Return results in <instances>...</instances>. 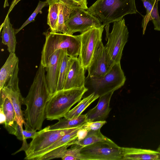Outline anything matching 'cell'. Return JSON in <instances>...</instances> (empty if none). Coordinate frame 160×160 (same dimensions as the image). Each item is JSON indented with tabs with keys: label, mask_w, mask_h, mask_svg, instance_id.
Listing matches in <instances>:
<instances>
[{
	"label": "cell",
	"mask_w": 160,
	"mask_h": 160,
	"mask_svg": "<svg viewBox=\"0 0 160 160\" xmlns=\"http://www.w3.org/2000/svg\"><path fill=\"white\" fill-rule=\"evenodd\" d=\"M38 132L34 130H24L22 127L19 125L16 122L12 127L9 133L17 137L18 139L23 141H26L29 138L33 139Z\"/></svg>",
	"instance_id": "cell-26"
},
{
	"label": "cell",
	"mask_w": 160,
	"mask_h": 160,
	"mask_svg": "<svg viewBox=\"0 0 160 160\" xmlns=\"http://www.w3.org/2000/svg\"><path fill=\"white\" fill-rule=\"evenodd\" d=\"M79 4L85 10L88 8L87 6V0H73Z\"/></svg>",
	"instance_id": "cell-36"
},
{
	"label": "cell",
	"mask_w": 160,
	"mask_h": 160,
	"mask_svg": "<svg viewBox=\"0 0 160 160\" xmlns=\"http://www.w3.org/2000/svg\"><path fill=\"white\" fill-rule=\"evenodd\" d=\"M46 1L48 3H61L72 10L79 8H82L79 4L73 0H46Z\"/></svg>",
	"instance_id": "cell-34"
},
{
	"label": "cell",
	"mask_w": 160,
	"mask_h": 160,
	"mask_svg": "<svg viewBox=\"0 0 160 160\" xmlns=\"http://www.w3.org/2000/svg\"><path fill=\"white\" fill-rule=\"evenodd\" d=\"M0 122L1 124H5L6 121V117L4 114L2 109L0 108Z\"/></svg>",
	"instance_id": "cell-37"
},
{
	"label": "cell",
	"mask_w": 160,
	"mask_h": 160,
	"mask_svg": "<svg viewBox=\"0 0 160 160\" xmlns=\"http://www.w3.org/2000/svg\"><path fill=\"white\" fill-rule=\"evenodd\" d=\"M71 58V65L63 89L79 88L85 86L86 70L78 58Z\"/></svg>",
	"instance_id": "cell-13"
},
{
	"label": "cell",
	"mask_w": 160,
	"mask_h": 160,
	"mask_svg": "<svg viewBox=\"0 0 160 160\" xmlns=\"http://www.w3.org/2000/svg\"><path fill=\"white\" fill-rule=\"evenodd\" d=\"M49 8L47 18V24L51 32H55L59 14L58 3H48Z\"/></svg>",
	"instance_id": "cell-27"
},
{
	"label": "cell",
	"mask_w": 160,
	"mask_h": 160,
	"mask_svg": "<svg viewBox=\"0 0 160 160\" xmlns=\"http://www.w3.org/2000/svg\"><path fill=\"white\" fill-rule=\"evenodd\" d=\"M114 92H109L99 97L97 105L86 113L87 122L105 120L111 109L109 104Z\"/></svg>",
	"instance_id": "cell-14"
},
{
	"label": "cell",
	"mask_w": 160,
	"mask_h": 160,
	"mask_svg": "<svg viewBox=\"0 0 160 160\" xmlns=\"http://www.w3.org/2000/svg\"><path fill=\"white\" fill-rule=\"evenodd\" d=\"M86 122V114H81L77 118L70 119L63 117L60 119L56 123L50 126L49 128L56 130L76 128L81 126Z\"/></svg>",
	"instance_id": "cell-22"
},
{
	"label": "cell",
	"mask_w": 160,
	"mask_h": 160,
	"mask_svg": "<svg viewBox=\"0 0 160 160\" xmlns=\"http://www.w3.org/2000/svg\"><path fill=\"white\" fill-rule=\"evenodd\" d=\"M99 97V96L94 92H92L81 100L76 106L70 110L64 117L70 119L78 117L91 104Z\"/></svg>",
	"instance_id": "cell-21"
},
{
	"label": "cell",
	"mask_w": 160,
	"mask_h": 160,
	"mask_svg": "<svg viewBox=\"0 0 160 160\" xmlns=\"http://www.w3.org/2000/svg\"><path fill=\"white\" fill-rule=\"evenodd\" d=\"M110 140L104 136L100 130L90 131L88 132L86 136L82 140L79 141H75L74 145L77 144L83 147L98 142Z\"/></svg>",
	"instance_id": "cell-25"
},
{
	"label": "cell",
	"mask_w": 160,
	"mask_h": 160,
	"mask_svg": "<svg viewBox=\"0 0 160 160\" xmlns=\"http://www.w3.org/2000/svg\"><path fill=\"white\" fill-rule=\"evenodd\" d=\"M93 92L99 97L122 87L126 80L120 62L115 63L104 76L89 78Z\"/></svg>",
	"instance_id": "cell-6"
},
{
	"label": "cell",
	"mask_w": 160,
	"mask_h": 160,
	"mask_svg": "<svg viewBox=\"0 0 160 160\" xmlns=\"http://www.w3.org/2000/svg\"><path fill=\"white\" fill-rule=\"evenodd\" d=\"M106 123L105 120L86 122L81 126V128L88 131L100 130L102 127Z\"/></svg>",
	"instance_id": "cell-33"
},
{
	"label": "cell",
	"mask_w": 160,
	"mask_h": 160,
	"mask_svg": "<svg viewBox=\"0 0 160 160\" xmlns=\"http://www.w3.org/2000/svg\"><path fill=\"white\" fill-rule=\"evenodd\" d=\"M158 0H156L154 3L150 14L149 21L151 20L152 22L155 30L160 31V17L158 10Z\"/></svg>",
	"instance_id": "cell-32"
},
{
	"label": "cell",
	"mask_w": 160,
	"mask_h": 160,
	"mask_svg": "<svg viewBox=\"0 0 160 160\" xmlns=\"http://www.w3.org/2000/svg\"><path fill=\"white\" fill-rule=\"evenodd\" d=\"M88 132L85 129L82 128L81 127L78 131L77 138L76 140L79 141L83 139L87 135Z\"/></svg>",
	"instance_id": "cell-35"
},
{
	"label": "cell",
	"mask_w": 160,
	"mask_h": 160,
	"mask_svg": "<svg viewBox=\"0 0 160 160\" xmlns=\"http://www.w3.org/2000/svg\"><path fill=\"white\" fill-rule=\"evenodd\" d=\"M8 0H5L3 5V8H4L9 6Z\"/></svg>",
	"instance_id": "cell-39"
},
{
	"label": "cell",
	"mask_w": 160,
	"mask_h": 160,
	"mask_svg": "<svg viewBox=\"0 0 160 160\" xmlns=\"http://www.w3.org/2000/svg\"><path fill=\"white\" fill-rule=\"evenodd\" d=\"M45 41L41 52L40 63L46 67L51 56L58 50H66L68 55L78 58L80 52V42L78 35H71L48 31L43 33Z\"/></svg>",
	"instance_id": "cell-3"
},
{
	"label": "cell",
	"mask_w": 160,
	"mask_h": 160,
	"mask_svg": "<svg viewBox=\"0 0 160 160\" xmlns=\"http://www.w3.org/2000/svg\"><path fill=\"white\" fill-rule=\"evenodd\" d=\"M80 153L82 160H123L122 147L111 139L84 147Z\"/></svg>",
	"instance_id": "cell-7"
},
{
	"label": "cell",
	"mask_w": 160,
	"mask_h": 160,
	"mask_svg": "<svg viewBox=\"0 0 160 160\" xmlns=\"http://www.w3.org/2000/svg\"><path fill=\"white\" fill-rule=\"evenodd\" d=\"M45 68L41 63L28 93L23 99L26 130L40 131L46 118V108L51 96L46 79Z\"/></svg>",
	"instance_id": "cell-1"
},
{
	"label": "cell",
	"mask_w": 160,
	"mask_h": 160,
	"mask_svg": "<svg viewBox=\"0 0 160 160\" xmlns=\"http://www.w3.org/2000/svg\"><path fill=\"white\" fill-rule=\"evenodd\" d=\"M21 0H13L10 6L7 15H9L11 12L12 11L14 6Z\"/></svg>",
	"instance_id": "cell-38"
},
{
	"label": "cell",
	"mask_w": 160,
	"mask_h": 160,
	"mask_svg": "<svg viewBox=\"0 0 160 160\" xmlns=\"http://www.w3.org/2000/svg\"><path fill=\"white\" fill-rule=\"evenodd\" d=\"M19 59L15 53H10L9 56L0 70V90L18 68Z\"/></svg>",
	"instance_id": "cell-18"
},
{
	"label": "cell",
	"mask_w": 160,
	"mask_h": 160,
	"mask_svg": "<svg viewBox=\"0 0 160 160\" xmlns=\"http://www.w3.org/2000/svg\"><path fill=\"white\" fill-rule=\"evenodd\" d=\"M58 17L55 32H60L67 34L68 28L65 22L69 18L73 10L61 3H58Z\"/></svg>",
	"instance_id": "cell-24"
},
{
	"label": "cell",
	"mask_w": 160,
	"mask_h": 160,
	"mask_svg": "<svg viewBox=\"0 0 160 160\" xmlns=\"http://www.w3.org/2000/svg\"><path fill=\"white\" fill-rule=\"evenodd\" d=\"M158 0V1H160V0Z\"/></svg>",
	"instance_id": "cell-40"
},
{
	"label": "cell",
	"mask_w": 160,
	"mask_h": 160,
	"mask_svg": "<svg viewBox=\"0 0 160 160\" xmlns=\"http://www.w3.org/2000/svg\"><path fill=\"white\" fill-rule=\"evenodd\" d=\"M81 126L75 130L65 134L51 146L33 156L30 160H37L38 158L45 153L62 146L68 144L71 145H74V141L77 138L78 131Z\"/></svg>",
	"instance_id": "cell-20"
},
{
	"label": "cell",
	"mask_w": 160,
	"mask_h": 160,
	"mask_svg": "<svg viewBox=\"0 0 160 160\" xmlns=\"http://www.w3.org/2000/svg\"><path fill=\"white\" fill-rule=\"evenodd\" d=\"M47 5H48V4L46 1H39L37 7L32 14L20 28L15 30L16 34L18 33L29 23L33 22L34 21L35 18L37 15L39 13L41 14L42 13V9L44 7L47 6Z\"/></svg>",
	"instance_id": "cell-30"
},
{
	"label": "cell",
	"mask_w": 160,
	"mask_h": 160,
	"mask_svg": "<svg viewBox=\"0 0 160 160\" xmlns=\"http://www.w3.org/2000/svg\"><path fill=\"white\" fill-rule=\"evenodd\" d=\"M143 5L146 9V14L143 17L142 22L143 35L145 33L146 28L149 21L151 12L156 0H142Z\"/></svg>",
	"instance_id": "cell-31"
},
{
	"label": "cell",
	"mask_w": 160,
	"mask_h": 160,
	"mask_svg": "<svg viewBox=\"0 0 160 160\" xmlns=\"http://www.w3.org/2000/svg\"><path fill=\"white\" fill-rule=\"evenodd\" d=\"M88 88L62 89L51 95L46 108V118L49 120H59L64 117L71 108L80 102Z\"/></svg>",
	"instance_id": "cell-4"
},
{
	"label": "cell",
	"mask_w": 160,
	"mask_h": 160,
	"mask_svg": "<svg viewBox=\"0 0 160 160\" xmlns=\"http://www.w3.org/2000/svg\"><path fill=\"white\" fill-rule=\"evenodd\" d=\"M63 52V50L56 51L51 56L45 68L46 79L51 95L57 92L59 69Z\"/></svg>",
	"instance_id": "cell-12"
},
{
	"label": "cell",
	"mask_w": 160,
	"mask_h": 160,
	"mask_svg": "<svg viewBox=\"0 0 160 160\" xmlns=\"http://www.w3.org/2000/svg\"><path fill=\"white\" fill-rule=\"evenodd\" d=\"M104 26L92 28L78 35L80 42L78 58L85 69L89 65L93 56L102 41Z\"/></svg>",
	"instance_id": "cell-8"
},
{
	"label": "cell",
	"mask_w": 160,
	"mask_h": 160,
	"mask_svg": "<svg viewBox=\"0 0 160 160\" xmlns=\"http://www.w3.org/2000/svg\"><path fill=\"white\" fill-rule=\"evenodd\" d=\"M0 92V107L2 109L6 117L4 124L8 132L11 129L16 122V116L13 106L9 98L2 90Z\"/></svg>",
	"instance_id": "cell-19"
},
{
	"label": "cell",
	"mask_w": 160,
	"mask_h": 160,
	"mask_svg": "<svg viewBox=\"0 0 160 160\" xmlns=\"http://www.w3.org/2000/svg\"><path fill=\"white\" fill-rule=\"evenodd\" d=\"M9 98L13 106L16 116V122L21 127L25 123L21 109L24 98L20 93L18 85L6 84L1 89Z\"/></svg>",
	"instance_id": "cell-15"
},
{
	"label": "cell",
	"mask_w": 160,
	"mask_h": 160,
	"mask_svg": "<svg viewBox=\"0 0 160 160\" xmlns=\"http://www.w3.org/2000/svg\"><path fill=\"white\" fill-rule=\"evenodd\" d=\"M79 127L72 128L52 130L50 129V126H48L39 131L30 143L28 144L24 151L26 154L24 159L30 160L36 154L48 148L65 134Z\"/></svg>",
	"instance_id": "cell-9"
},
{
	"label": "cell",
	"mask_w": 160,
	"mask_h": 160,
	"mask_svg": "<svg viewBox=\"0 0 160 160\" xmlns=\"http://www.w3.org/2000/svg\"><path fill=\"white\" fill-rule=\"evenodd\" d=\"M114 64L111 62L102 42L96 50L87 69L88 78L100 77L105 75Z\"/></svg>",
	"instance_id": "cell-11"
},
{
	"label": "cell",
	"mask_w": 160,
	"mask_h": 160,
	"mask_svg": "<svg viewBox=\"0 0 160 160\" xmlns=\"http://www.w3.org/2000/svg\"><path fill=\"white\" fill-rule=\"evenodd\" d=\"M109 25L105 26L106 40L105 47L113 64L120 62L122 52L127 42L129 32L124 18L113 22L111 32L109 33Z\"/></svg>",
	"instance_id": "cell-5"
},
{
	"label": "cell",
	"mask_w": 160,
	"mask_h": 160,
	"mask_svg": "<svg viewBox=\"0 0 160 160\" xmlns=\"http://www.w3.org/2000/svg\"><path fill=\"white\" fill-rule=\"evenodd\" d=\"M2 43L7 45L9 53H14L17 42L15 36V30L11 23L8 15L6 16L0 26Z\"/></svg>",
	"instance_id": "cell-17"
},
{
	"label": "cell",
	"mask_w": 160,
	"mask_h": 160,
	"mask_svg": "<svg viewBox=\"0 0 160 160\" xmlns=\"http://www.w3.org/2000/svg\"><path fill=\"white\" fill-rule=\"evenodd\" d=\"M123 160H160V152L150 149L122 147Z\"/></svg>",
	"instance_id": "cell-16"
},
{
	"label": "cell",
	"mask_w": 160,
	"mask_h": 160,
	"mask_svg": "<svg viewBox=\"0 0 160 160\" xmlns=\"http://www.w3.org/2000/svg\"><path fill=\"white\" fill-rule=\"evenodd\" d=\"M72 61V58L64 50L60 68L57 91L63 89L65 81L68 73Z\"/></svg>",
	"instance_id": "cell-23"
},
{
	"label": "cell",
	"mask_w": 160,
	"mask_h": 160,
	"mask_svg": "<svg viewBox=\"0 0 160 160\" xmlns=\"http://www.w3.org/2000/svg\"><path fill=\"white\" fill-rule=\"evenodd\" d=\"M71 145L68 144L54 149L41 156L37 160H48L58 158L62 159L65 155L68 148Z\"/></svg>",
	"instance_id": "cell-28"
},
{
	"label": "cell",
	"mask_w": 160,
	"mask_h": 160,
	"mask_svg": "<svg viewBox=\"0 0 160 160\" xmlns=\"http://www.w3.org/2000/svg\"><path fill=\"white\" fill-rule=\"evenodd\" d=\"M86 10L79 8L72 10L69 18L65 22L67 34L72 35L77 32L81 34L92 28L102 25L98 18Z\"/></svg>",
	"instance_id": "cell-10"
},
{
	"label": "cell",
	"mask_w": 160,
	"mask_h": 160,
	"mask_svg": "<svg viewBox=\"0 0 160 160\" xmlns=\"http://www.w3.org/2000/svg\"></svg>",
	"instance_id": "cell-41"
},
{
	"label": "cell",
	"mask_w": 160,
	"mask_h": 160,
	"mask_svg": "<svg viewBox=\"0 0 160 160\" xmlns=\"http://www.w3.org/2000/svg\"><path fill=\"white\" fill-rule=\"evenodd\" d=\"M75 145L73 147L67 149L65 155L62 158L63 160H82L80 151L83 147Z\"/></svg>",
	"instance_id": "cell-29"
},
{
	"label": "cell",
	"mask_w": 160,
	"mask_h": 160,
	"mask_svg": "<svg viewBox=\"0 0 160 160\" xmlns=\"http://www.w3.org/2000/svg\"><path fill=\"white\" fill-rule=\"evenodd\" d=\"M86 10L98 18L104 26L137 12L135 0H97Z\"/></svg>",
	"instance_id": "cell-2"
}]
</instances>
